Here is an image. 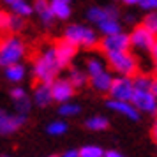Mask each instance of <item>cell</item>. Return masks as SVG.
Returning <instances> with one entry per match:
<instances>
[{"label": "cell", "instance_id": "9c48e42d", "mask_svg": "<svg viewBox=\"0 0 157 157\" xmlns=\"http://www.w3.org/2000/svg\"><path fill=\"white\" fill-rule=\"evenodd\" d=\"M138 111H148V113H155V94L148 92V90H134L132 97L129 101Z\"/></svg>", "mask_w": 157, "mask_h": 157}, {"label": "cell", "instance_id": "9a60e30c", "mask_svg": "<svg viewBox=\"0 0 157 157\" xmlns=\"http://www.w3.org/2000/svg\"><path fill=\"white\" fill-rule=\"evenodd\" d=\"M34 101H36L37 106H41V108L50 106L51 102H53V99H51V90H50V85L48 83H41V86L36 88Z\"/></svg>", "mask_w": 157, "mask_h": 157}, {"label": "cell", "instance_id": "f546056e", "mask_svg": "<svg viewBox=\"0 0 157 157\" xmlns=\"http://www.w3.org/2000/svg\"><path fill=\"white\" fill-rule=\"evenodd\" d=\"M14 102H16V111H18V113H25V115H27V111L30 109V99H29V97L25 95L23 99L14 101Z\"/></svg>", "mask_w": 157, "mask_h": 157}, {"label": "cell", "instance_id": "1f68e13d", "mask_svg": "<svg viewBox=\"0 0 157 157\" xmlns=\"http://www.w3.org/2000/svg\"><path fill=\"white\" fill-rule=\"evenodd\" d=\"M25 95H27V92L23 90L21 86H16V88H13V90H11V97H13L14 101H20V99H23Z\"/></svg>", "mask_w": 157, "mask_h": 157}, {"label": "cell", "instance_id": "603a6c76", "mask_svg": "<svg viewBox=\"0 0 157 157\" xmlns=\"http://www.w3.org/2000/svg\"><path fill=\"white\" fill-rule=\"evenodd\" d=\"M13 13H14L16 16H21V18H25V16H30L32 13H34V9H32V6L30 4H27L25 0H20V2H14L13 6Z\"/></svg>", "mask_w": 157, "mask_h": 157}, {"label": "cell", "instance_id": "7402d4cb", "mask_svg": "<svg viewBox=\"0 0 157 157\" xmlns=\"http://www.w3.org/2000/svg\"><path fill=\"white\" fill-rule=\"evenodd\" d=\"M85 125L90 129V131H104V129H108L109 122H108L106 117H101V115H97V117L88 118V120L85 122Z\"/></svg>", "mask_w": 157, "mask_h": 157}, {"label": "cell", "instance_id": "83f0119b", "mask_svg": "<svg viewBox=\"0 0 157 157\" xmlns=\"http://www.w3.org/2000/svg\"><path fill=\"white\" fill-rule=\"evenodd\" d=\"M141 27H145V29L148 30L150 34H154V36H155V32H157V16H155V13L147 16V18L143 20V25H141Z\"/></svg>", "mask_w": 157, "mask_h": 157}, {"label": "cell", "instance_id": "d590c367", "mask_svg": "<svg viewBox=\"0 0 157 157\" xmlns=\"http://www.w3.org/2000/svg\"><path fill=\"white\" fill-rule=\"evenodd\" d=\"M125 21H127V23H132V21H134V16H125Z\"/></svg>", "mask_w": 157, "mask_h": 157}, {"label": "cell", "instance_id": "f35d334b", "mask_svg": "<svg viewBox=\"0 0 157 157\" xmlns=\"http://www.w3.org/2000/svg\"><path fill=\"white\" fill-rule=\"evenodd\" d=\"M50 157H57V155H50Z\"/></svg>", "mask_w": 157, "mask_h": 157}, {"label": "cell", "instance_id": "d6986e66", "mask_svg": "<svg viewBox=\"0 0 157 157\" xmlns=\"http://www.w3.org/2000/svg\"><path fill=\"white\" fill-rule=\"evenodd\" d=\"M6 76H7L9 81L13 83H20L23 78H25V67H23L20 62L18 64H11L6 67Z\"/></svg>", "mask_w": 157, "mask_h": 157}, {"label": "cell", "instance_id": "4fadbf2b", "mask_svg": "<svg viewBox=\"0 0 157 157\" xmlns=\"http://www.w3.org/2000/svg\"><path fill=\"white\" fill-rule=\"evenodd\" d=\"M106 106L109 108V109H113V111H117V113H122L125 115V117H129L131 120H140V113H138V109H136L129 101H117V99H109L106 102Z\"/></svg>", "mask_w": 157, "mask_h": 157}, {"label": "cell", "instance_id": "ac0fdd59", "mask_svg": "<svg viewBox=\"0 0 157 157\" xmlns=\"http://www.w3.org/2000/svg\"><path fill=\"white\" fill-rule=\"evenodd\" d=\"M132 86H134V90H148L152 94H155L157 90L155 79L150 78V76H136L132 79Z\"/></svg>", "mask_w": 157, "mask_h": 157}, {"label": "cell", "instance_id": "3957f363", "mask_svg": "<svg viewBox=\"0 0 157 157\" xmlns=\"http://www.w3.org/2000/svg\"><path fill=\"white\" fill-rule=\"evenodd\" d=\"M108 64L113 67L122 76H134L138 72V60L131 51H108L106 53Z\"/></svg>", "mask_w": 157, "mask_h": 157}, {"label": "cell", "instance_id": "ba28073f", "mask_svg": "<svg viewBox=\"0 0 157 157\" xmlns=\"http://www.w3.org/2000/svg\"><path fill=\"white\" fill-rule=\"evenodd\" d=\"M99 48L104 53H108V51H129V48H131V39L124 32L111 34V36H106L101 41Z\"/></svg>", "mask_w": 157, "mask_h": 157}, {"label": "cell", "instance_id": "74e56055", "mask_svg": "<svg viewBox=\"0 0 157 157\" xmlns=\"http://www.w3.org/2000/svg\"><path fill=\"white\" fill-rule=\"evenodd\" d=\"M64 2H71V0H64Z\"/></svg>", "mask_w": 157, "mask_h": 157}, {"label": "cell", "instance_id": "8fae6325", "mask_svg": "<svg viewBox=\"0 0 157 157\" xmlns=\"http://www.w3.org/2000/svg\"><path fill=\"white\" fill-rule=\"evenodd\" d=\"M51 99L57 102H67L74 95V86L69 83V79H53L50 83Z\"/></svg>", "mask_w": 157, "mask_h": 157}, {"label": "cell", "instance_id": "7a4b0ae2", "mask_svg": "<svg viewBox=\"0 0 157 157\" xmlns=\"http://www.w3.org/2000/svg\"><path fill=\"white\" fill-rule=\"evenodd\" d=\"M25 55V44L20 37L9 36L0 41V67L18 64Z\"/></svg>", "mask_w": 157, "mask_h": 157}, {"label": "cell", "instance_id": "8992f818", "mask_svg": "<svg viewBox=\"0 0 157 157\" xmlns=\"http://www.w3.org/2000/svg\"><path fill=\"white\" fill-rule=\"evenodd\" d=\"M109 95L111 99L117 101H131L132 92H134V86H132V79L127 76H120V78H113L111 86H109Z\"/></svg>", "mask_w": 157, "mask_h": 157}, {"label": "cell", "instance_id": "484cf974", "mask_svg": "<svg viewBox=\"0 0 157 157\" xmlns=\"http://www.w3.org/2000/svg\"><path fill=\"white\" fill-rule=\"evenodd\" d=\"M86 71L90 76H95V74H99V72L104 71V64H102V60L99 58H90L88 62H86Z\"/></svg>", "mask_w": 157, "mask_h": 157}, {"label": "cell", "instance_id": "8d00e7d4", "mask_svg": "<svg viewBox=\"0 0 157 157\" xmlns=\"http://www.w3.org/2000/svg\"><path fill=\"white\" fill-rule=\"evenodd\" d=\"M4 2H6V4H9V6H13L14 2H20V0H4Z\"/></svg>", "mask_w": 157, "mask_h": 157}, {"label": "cell", "instance_id": "5bb4252c", "mask_svg": "<svg viewBox=\"0 0 157 157\" xmlns=\"http://www.w3.org/2000/svg\"><path fill=\"white\" fill-rule=\"evenodd\" d=\"M32 9H34V13L39 14V18H41V21H43L44 25H51V23H53L55 16L51 13L50 2H48V0H34Z\"/></svg>", "mask_w": 157, "mask_h": 157}, {"label": "cell", "instance_id": "836d02e7", "mask_svg": "<svg viewBox=\"0 0 157 157\" xmlns=\"http://www.w3.org/2000/svg\"><path fill=\"white\" fill-rule=\"evenodd\" d=\"M62 157H79V155H78V150H69V152H65Z\"/></svg>", "mask_w": 157, "mask_h": 157}, {"label": "cell", "instance_id": "30bf717a", "mask_svg": "<svg viewBox=\"0 0 157 157\" xmlns=\"http://www.w3.org/2000/svg\"><path fill=\"white\" fill-rule=\"evenodd\" d=\"M25 122H27V115L25 113L9 115L7 111L0 109V134H4V136L13 134V132H16L18 129L21 127Z\"/></svg>", "mask_w": 157, "mask_h": 157}, {"label": "cell", "instance_id": "e0dca14e", "mask_svg": "<svg viewBox=\"0 0 157 157\" xmlns=\"http://www.w3.org/2000/svg\"><path fill=\"white\" fill-rule=\"evenodd\" d=\"M50 9L53 16L60 18V20H67L71 16V6H69V2H64V0H51Z\"/></svg>", "mask_w": 157, "mask_h": 157}, {"label": "cell", "instance_id": "cb8c5ba5", "mask_svg": "<svg viewBox=\"0 0 157 157\" xmlns=\"http://www.w3.org/2000/svg\"><path fill=\"white\" fill-rule=\"evenodd\" d=\"M81 111V106L79 104H74V102H62V106L58 108V113L62 115V117H74V115H78Z\"/></svg>", "mask_w": 157, "mask_h": 157}, {"label": "cell", "instance_id": "44dd1931", "mask_svg": "<svg viewBox=\"0 0 157 157\" xmlns=\"http://www.w3.org/2000/svg\"><path fill=\"white\" fill-rule=\"evenodd\" d=\"M88 78H86V74L83 71H79L76 67H72L71 72H69V83H71L74 88H79V86H85Z\"/></svg>", "mask_w": 157, "mask_h": 157}, {"label": "cell", "instance_id": "ab89813d", "mask_svg": "<svg viewBox=\"0 0 157 157\" xmlns=\"http://www.w3.org/2000/svg\"><path fill=\"white\" fill-rule=\"evenodd\" d=\"M4 157H9V155H4Z\"/></svg>", "mask_w": 157, "mask_h": 157}, {"label": "cell", "instance_id": "2e32d148", "mask_svg": "<svg viewBox=\"0 0 157 157\" xmlns=\"http://www.w3.org/2000/svg\"><path fill=\"white\" fill-rule=\"evenodd\" d=\"M111 81H113V76L106 69L102 72H99V74L92 76V86L95 90H99V92H108L109 86H111Z\"/></svg>", "mask_w": 157, "mask_h": 157}, {"label": "cell", "instance_id": "ffe728a7", "mask_svg": "<svg viewBox=\"0 0 157 157\" xmlns=\"http://www.w3.org/2000/svg\"><path fill=\"white\" fill-rule=\"evenodd\" d=\"M97 27L101 29V32H102L104 36H111V34L122 32V27H120V21H118V20H104V21H101Z\"/></svg>", "mask_w": 157, "mask_h": 157}, {"label": "cell", "instance_id": "52a82bcc", "mask_svg": "<svg viewBox=\"0 0 157 157\" xmlns=\"http://www.w3.org/2000/svg\"><path fill=\"white\" fill-rule=\"evenodd\" d=\"M53 50H55V57H57V62L60 65V69H64V67H67L71 64V60L74 58L76 51H78V46L72 44L71 41H67L64 37V39H58L55 43Z\"/></svg>", "mask_w": 157, "mask_h": 157}, {"label": "cell", "instance_id": "d4e9b609", "mask_svg": "<svg viewBox=\"0 0 157 157\" xmlns=\"http://www.w3.org/2000/svg\"><path fill=\"white\" fill-rule=\"evenodd\" d=\"M102 154H104V150L97 145H86L81 150H78L79 157H102Z\"/></svg>", "mask_w": 157, "mask_h": 157}, {"label": "cell", "instance_id": "e575fe53", "mask_svg": "<svg viewBox=\"0 0 157 157\" xmlns=\"http://www.w3.org/2000/svg\"><path fill=\"white\" fill-rule=\"evenodd\" d=\"M122 2H124V4H127V6H136L140 0H122Z\"/></svg>", "mask_w": 157, "mask_h": 157}, {"label": "cell", "instance_id": "d6a6232c", "mask_svg": "<svg viewBox=\"0 0 157 157\" xmlns=\"http://www.w3.org/2000/svg\"><path fill=\"white\" fill-rule=\"evenodd\" d=\"M138 4H140V7H141V9H145V11H150V9H155L157 0H140Z\"/></svg>", "mask_w": 157, "mask_h": 157}, {"label": "cell", "instance_id": "6da1fadb", "mask_svg": "<svg viewBox=\"0 0 157 157\" xmlns=\"http://www.w3.org/2000/svg\"><path fill=\"white\" fill-rule=\"evenodd\" d=\"M58 71H60V65L57 62L53 48H48L34 64V76L39 83H48L50 85L51 81L57 78Z\"/></svg>", "mask_w": 157, "mask_h": 157}, {"label": "cell", "instance_id": "f1b7e54d", "mask_svg": "<svg viewBox=\"0 0 157 157\" xmlns=\"http://www.w3.org/2000/svg\"><path fill=\"white\" fill-rule=\"evenodd\" d=\"M9 30H11V14L0 11V32H9Z\"/></svg>", "mask_w": 157, "mask_h": 157}, {"label": "cell", "instance_id": "4dcf8cb0", "mask_svg": "<svg viewBox=\"0 0 157 157\" xmlns=\"http://www.w3.org/2000/svg\"><path fill=\"white\" fill-rule=\"evenodd\" d=\"M23 29V20L21 16L11 14V30H21Z\"/></svg>", "mask_w": 157, "mask_h": 157}, {"label": "cell", "instance_id": "5b68a950", "mask_svg": "<svg viewBox=\"0 0 157 157\" xmlns=\"http://www.w3.org/2000/svg\"><path fill=\"white\" fill-rule=\"evenodd\" d=\"M129 39H131V46H136V48H140L143 51H148L150 55L155 58V51H157L155 36L150 34L145 27H136L132 30V34L129 36Z\"/></svg>", "mask_w": 157, "mask_h": 157}, {"label": "cell", "instance_id": "277c9868", "mask_svg": "<svg viewBox=\"0 0 157 157\" xmlns=\"http://www.w3.org/2000/svg\"><path fill=\"white\" fill-rule=\"evenodd\" d=\"M65 39L71 41L72 44L76 46H83V48H94L97 46V34L94 32L92 29L88 27H83V25H71L65 29Z\"/></svg>", "mask_w": 157, "mask_h": 157}, {"label": "cell", "instance_id": "4316f807", "mask_svg": "<svg viewBox=\"0 0 157 157\" xmlns=\"http://www.w3.org/2000/svg\"><path fill=\"white\" fill-rule=\"evenodd\" d=\"M65 131H67V124L65 122H51L48 125V134L51 136H62L65 134Z\"/></svg>", "mask_w": 157, "mask_h": 157}, {"label": "cell", "instance_id": "7c38bea8", "mask_svg": "<svg viewBox=\"0 0 157 157\" xmlns=\"http://www.w3.org/2000/svg\"><path fill=\"white\" fill-rule=\"evenodd\" d=\"M88 21L99 25L104 20H118V9L117 7H90L86 13Z\"/></svg>", "mask_w": 157, "mask_h": 157}]
</instances>
